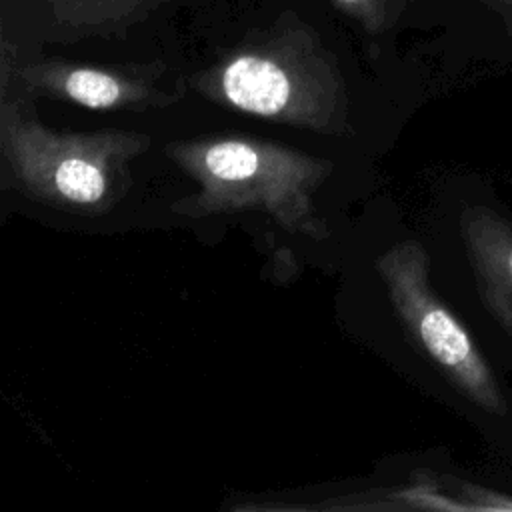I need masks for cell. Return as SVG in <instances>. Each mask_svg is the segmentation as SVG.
<instances>
[{
  "mask_svg": "<svg viewBox=\"0 0 512 512\" xmlns=\"http://www.w3.org/2000/svg\"><path fill=\"white\" fill-rule=\"evenodd\" d=\"M12 72L26 94L70 102L90 110H150L164 108L180 96L162 86L156 64L98 66L56 58L14 64L2 56V76Z\"/></svg>",
  "mask_w": 512,
  "mask_h": 512,
  "instance_id": "5",
  "label": "cell"
},
{
  "mask_svg": "<svg viewBox=\"0 0 512 512\" xmlns=\"http://www.w3.org/2000/svg\"><path fill=\"white\" fill-rule=\"evenodd\" d=\"M428 254L416 240L392 244L376 260V272L398 318L446 378L484 410L502 414V394L466 328L434 294Z\"/></svg>",
  "mask_w": 512,
  "mask_h": 512,
  "instance_id": "4",
  "label": "cell"
},
{
  "mask_svg": "<svg viewBox=\"0 0 512 512\" xmlns=\"http://www.w3.org/2000/svg\"><path fill=\"white\" fill-rule=\"evenodd\" d=\"M166 154L198 184L196 194L172 204L176 214L204 218L262 212L286 232L328 238V224L314 206L316 190L332 172L328 158L248 136L176 140L166 146Z\"/></svg>",
  "mask_w": 512,
  "mask_h": 512,
  "instance_id": "2",
  "label": "cell"
},
{
  "mask_svg": "<svg viewBox=\"0 0 512 512\" xmlns=\"http://www.w3.org/2000/svg\"><path fill=\"white\" fill-rule=\"evenodd\" d=\"M404 2L406 0H330L336 10L370 34L388 30L398 18Z\"/></svg>",
  "mask_w": 512,
  "mask_h": 512,
  "instance_id": "8",
  "label": "cell"
},
{
  "mask_svg": "<svg viewBox=\"0 0 512 512\" xmlns=\"http://www.w3.org/2000/svg\"><path fill=\"white\" fill-rule=\"evenodd\" d=\"M206 100L262 120L326 136L352 132L350 100L336 56L296 14L246 36L190 78Z\"/></svg>",
  "mask_w": 512,
  "mask_h": 512,
  "instance_id": "1",
  "label": "cell"
},
{
  "mask_svg": "<svg viewBox=\"0 0 512 512\" xmlns=\"http://www.w3.org/2000/svg\"><path fill=\"white\" fill-rule=\"evenodd\" d=\"M150 146L132 130L58 132L44 126L24 100L2 92L0 156L16 192L72 214H104L130 188V164Z\"/></svg>",
  "mask_w": 512,
  "mask_h": 512,
  "instance_id": "3",
  "label": "cell"
},
{
  "mask_svg": "<svg viewBox=\"0 0 512 512\" xmlns=\"http://www.w3.org/2000/svg\"><path fill=\"white\" fill-rule=\"evenodd\" d=\"M160 0H46L52 18L70 30L110 32L138 20Z\"/></svg>",
  "mask_w": 512,
  "mask_h": 512,
  "instance_id": "7",
  "label": "cell"
},
{
  "mask_svg": "<svg viewBox=\"0 0 512 512\" xmlns=\"http://www.w3.org/2000/svg\"><path fill=\"white\" fill-rule=\"evenodd\" d=\"M460 228L480 294L512 334V226L474 206L462 214Z\"/></svg>",
  "mask_w": 512,
  "mask_h": 512,
  "instance_id": "6",
  "label": "cell"
}]
</instances>
